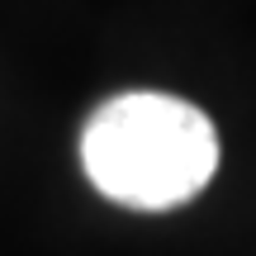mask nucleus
Here are the masks:
<instances>
[{"mask_svg":"<svg viewBox=\"0 0 256 256\" xmlns=\"http://www.w3.org/2000/svg\"><path fill=\"white\" fill-rule=\"evenodd\" d=\"M81 166L95 190L124 209H180L218 171V133L190 100L128 90L86 119Z\"/></svg>","mask_w":256,"mask_h":256,"instance_id":"obj_1","label":"nucleus"}]
</instances>
